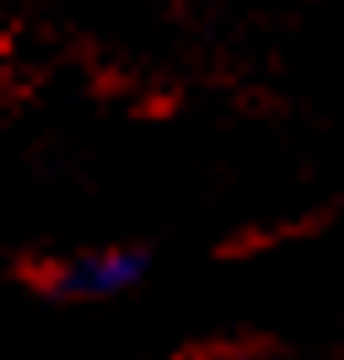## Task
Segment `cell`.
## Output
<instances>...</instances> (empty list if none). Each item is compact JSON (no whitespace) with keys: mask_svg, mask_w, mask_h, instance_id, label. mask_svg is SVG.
Listing matches in <instances>:
<instances>
[{"mask_svg":"<svg viewBox=\"0 0 344 360\" xmlns=\"http://www.w3.org/2000/svg\"><path fill=\"white\" fill-rule=\"evenodd\" d=\"M151 253L129 248V242H103V248H81L65 253L44 269V290L54 301H113L146 280Z\"/></svg>","mask_w":344,"mask_h":360,"instance_id":"cell-1","label":"cell"},{"mask_svg":"<svg viewBox=\"0 0 344 360\" xmlns=\"http://www.w3.org/2000/svg\"><path fill=\"white\" fill-rule=\"evenodd\" d=\"M189 360H264L258 349H242V345H210V349H194Z\"/></svg>","mask_w":344,"mask_h":360,"instance_id":"cell-2","label":"cell"}]
</instances>
